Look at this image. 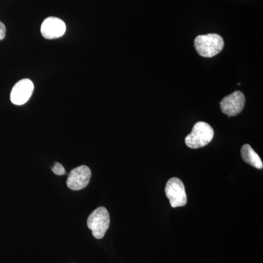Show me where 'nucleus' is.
<instances>
[{
    "instance_id": "obj_1",
    "label": "nucleus",
    "mask_w": 263,
    "mask_h": 263,
    "mask_svg": "<svg viewBox=\"0 0 263 263\" xmlns=\"http://www.w3.org/2000/svg\"><path fill=\"white\" fill-rule=\"evenodd\" d=\"M223 38L217 34L197 36L195 40V48L202 57L211 58L220 53L224 48Z\"/></svg>"
},
{
    "instance_id": "obj_2",
    "label": "nucleus",
    "mask_w": 263,
    "mask_h": 263,
    "mask_svg": "<svg viewBox=\"0 0 263 263\" xmlns=\"http://www.w3.org/2000/svg\"><path fill=\"white\" fill-rule=\"evenodd\" d=\"M214 136V129L209 124L199 122L194 125L192 133L185 138V143L191 148H202L209 144Z\"/></svg>"
},
{
    "instance_id": "obj_3",
    "label": "nucleus",
    "mask_w": 263,
    "mask_h": 263,
    "mask_svg": "<svg viewBox=\"0 0 263 263\" xmlns=\"http://www.w3.org/2000/svg\"><path fill=\"white\" fill-rule=\"evenodd\" d=\"M110 226V216L105 208L99 207L90 214L87 219V226L92 231L93 236L101 239Z\"/></svg>"
},
{
    "instance_id": "obj_4",
    "label": "nucleus",
    "mask_w": 263,
    "mask_h": 263,
    "mask_svg": "<svg viewBox=\"0 0 263 263\" xmlns=\"http://www.w3.org/2000/svg\"><path fill=\"white\" fill-rule=\"evenodd\" d=\"M165 194L173 208L184 206L187 202L184 185L178 178H172L167 181Z\"/></svg>"
},
{
    "instance_id": "obj_5",
    "label": "nucleus",
    "mask_w": 263,
    "mask_h": 263,
    "mask_svg": "<svg viewBox=\"0 0 263 263\" xmlns=\"http://www.w3.org/2000/svg\"><path fill=\"white\" fill-rule=\"evenodd\" d=\"M245 96L241 91H236L223 98L220 103L221 111L228 117H235L243 110Z\"/></svg>"
},
{
    "instance_id": "obj_6",
    "label": "nucleus",
    "mask_w": 263,
    "mask_h": 263,
    "mask_svg": "<svg viewBox=\"0 0 263 263\" xmlns=\"http://www.w3.org/2000/svg\"><path fill=\"white\" fill-rule=\"evenodd\" d=\"M91 170L86 165H81L72 170L67 179V186L72 190H83L88 186L91 179Z\"/></svg>"
},
{
    "instance_id": "obj_7",
    "label": "nucleus",
    "mask_w": 263,
    "mask_h": 263,
    "mask_svg": "<svg viewBox=\"0 0 263 263\" xmlns=\"http://www.w3.org/2000/svg\"><path fill=\"white\" fill-rule=\"evenodd\" d=\"M34 91V84L29 79L18 81L12 89L10 101L15 105H22L27 103Z\"/></svg>"
},
{
    "instance_id": "obj_8",
    "label": "nucleus",
    "mask_w": 263,
    "mask_h": 263,
    "mask_svg": "<svg viewBox=\"0 0 263 263\" xmlns=\"http://www.w3.org/2000/svg\"><path fill=\"white\" fill-rule=\"evenodd\" d=\"M41 34L47 40L57 39L62 37L66 32V24L62 19L48 17L41 25Z\"/></svg>"
},
{
    "instance_id": "obj_9",
    "label": "nucleus",
    "mask_w": 263,
    "mask_h": 263,
    "mask_svg": "<svg viewBox=\"0 0 263 263\" xmlns=\"http://www.w3.org/2000/svg\"><path fill=\"white\" fill-rule=\"evenodd\" d=\"M241 157L247 163L257 169H262L263 163L259 155L254 152L250 145L245 144L241 148Z\"/></svg>"
},
{
    "instance_id": "obj_10",
    "label": "nucleus",
    "mask_w": 263,
    "mask_h": 263,
    "mask_svg": "<svg viewBox=\"0 0 263 263\" xmlns=\"http://www.w3.org/2000/svg\"><path fill=\"white\" fill-rule=\"evenodd\" d=\"M52 171L55 174L58 175V176H62V175L65 174V167L62 166V164L59 163V162H55L53 164V167H52Z\"/></svg>"
},
{
    "instance_id": "obj_11",
    "label": "nucleus",
    "mask_w": 263,
    "mask_h": 263,
    "mask_svg": "<svg viewBox=\"0 0 263 263\" xmlns=\"http://www.w3.org/2000/svg\"><path fill=\"white\" fill-rule=\"evenodd\" d=\"M6 35V27L5 24L0 22V41H3Z\"/></svg>"
}]
</instances>
